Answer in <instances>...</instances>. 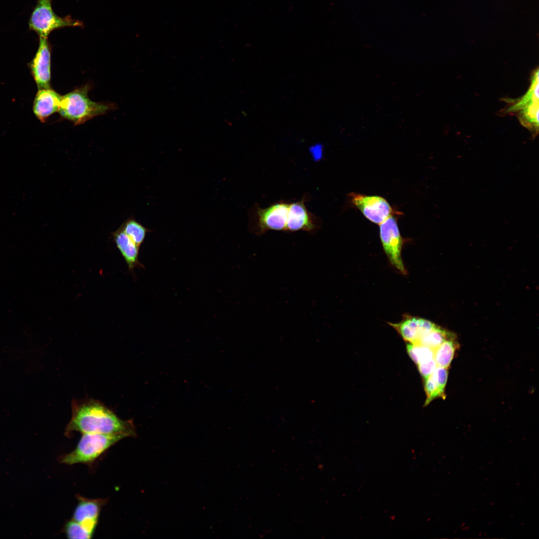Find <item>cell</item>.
Wrapping results in <instances>:
<instances>
[{
  "instance_id": "cell-19",
  "label": "cell",
  "mask_w": 539,
  "mask_h": 539,
  "mask_svg": "<svg viewBox=\"0 0 539 539\" xmlns=\"http://www.w3.org/2000/svg\"><path fill=\"white\" fill-rule=\"evenodd\" d=\"M406 347L409 356L417 364L434 358V350L428 346L408 343Z\"/></svg>"
},
{
  "instance_id": "cell-16",
  "label": "cell",
  "mask_w": 539,
  "mask_h": 539,
  "mask_svg": "<svg viewBox=\"0 0 539 539\" xmlns=\"http://www.w3.org/2000/svg\"><path fill=\"white\" fill-rule=\"evenodd\" d=\"M120 228L140 248L149 231L133 216L125 220Z\"/></svg>"
},
{
  "instance_id": "cell-11",
  "label": "cell",
  "mask_w": 539,
  "mask_h": 539,
  "mask_svg": "<svg viewBox=\"0 0 539 539\" xmlns=\"http://www.w3.org/2000/svg\"><path fill=\"white\" fill-rule=\"evenodd\" d=\"M389 324L394 328L403 339L411 343H417L419 339L436 326L431 321L423 318L406 315L399 323Z\"/></svg>"
},
{
  "instance_id": "cell-9",
  "label": "cell",
  "mask_w": 539,
  "mask_h": 539,
  "mask_svg": "<svg viewBox=\"0 0 539 539\" xmlns=\"http://www.w3.org/2000/svg\"><path fill=\"white\" fill-rule=\"evenodd\" d=\"M78 503L74 510L72 520L79 523L94 533L102 507L107 500L90 499L77 496Z\"/></svg>"
},
{
  "instance_id": "cell-5",
  "label": "cell",
  "mask_w": 539,
  "mask_h": 539,
  "mask_svg": "<svg viewBox=\"0 0 539 539\" xmlns=\"http://www.w3.org/2000/svg\"><path fill=\"white\" fill-rule=\"evenodd\" d=\"M531 84L526 93L519 99L511 100L506 109V112L516 113L521 123L536 136L539 127L538 68L533 72Z\"/></svg>"
},
{
  "instance_id": "cell-14",
  "label": "cell",
  "mask_w": 539,
  "mask_h": 539,
  "mask_svg": "<svg viewBox=\"0 0 539 539\" xmlns=\"http://www.w3.org/2000/svg\"><path fill=\"white\" fill-rule=\"evenodd\" d=\"M62 96L50 88L38 89L33 102L35 116L44 121L53 113L58 112Z\"/></svg>"
},
{
  "instance_id": "cell-3",
  "label": "cell",
  "mask_w": 539,
  "mask_h": 539,
  "mask_svg": "<svg viewBox=\"0 0 539 539\" xmlns=\"http://www.w3.org/2000/svg\"><path fill=\"white\" fill-rule=\"evenodd\" d=\"M128 437L124 434H83L75 448L60 457V462L68 465H89L120 440Z\"/></svg>"
},
{
  "instance_id": "cell-13",
  "label": "cell",
  "mask_w": 539,
  "mask_h": 539,
  "mask_svg": "<svg viewBox=\"0 0 539 539\" xmlns=\"http://www.w3.org/2000/svg\"><path fill=\"white\" fill-rule=\"evenodd\" d=\"M315 228L316 225L305 206L304 199L289 205L285 231L309 232Z\"/></svg>"
},
{
  "instance_id": "cell-15",
  "label": "cell",
  "mask_w": 539,
  "mask_h": 539,
  "mask_svg": "<svg viewBox=\"0 0 539 539\" xmlns=\"http://www.w3.org/2000/svg\"><path fill=\"white\" fill-rule=\"evenodd\" d=\"M447 368L437 366L432 373L424 380L426 399L424 406L437 398H445V388L448 379Z\"/></svg>"
},
{
  "instance_id": "cell-20",
  "label": "cell",
  "mask_w": 539,
  "mask_h": 539,
  "mask_svg": "<svg viewBox=\"0 0 539 539\" xmlns=\"http://www.w3.org/2000/svg\"><path fill=\"white\" fill-rule=\"evenodd\" d=\"M64 533L67 538L71 539H89L94 534L72 519L65 524Z\"/></svg>"
},
{
  "instance_id": "cell-10",
  "label": "cell",
  "mask_w": 539,
  "mask_h": 539,
  "mask_svg": "<svg viewBox=\"0 0 539 539\" xmlns=\"http://www.w3.org/2000/svg\"><path fill=\"white\" fill-rule=\"evenodd\" d=\"M289 205L279 203L265 209L258 208L257 217L260 231H285Z\"/></svg>"
},
{
  "instance_id": "cell-2",
  "label": "cell",
  "mask_w": 539,
  "mask_h": 539,
  "mask_svg": "<svg viewBox=\"0 0 539 539\" xmlns=\"http://www.w3.org/2000/svg\"><path fill=\"white\" fill-rule=\"evenodd\" d=\"M90 87L84 85L62 96L59 113L75 125L82 124L114 108L111 104L96 102L88 96Z\"/></svg>"
},
{
  "instance_id": "cell-7",
  "label": "cell",
  "mask_w": 539,
  "mask_h": 539,
  "mask_svg": "<svg viewBox=\"0 0 539 539\" xmlns=\"http://www.w3.org/2000/svg\"><path fill=\"white\" fill-rule=\"evenodd\" d=\"M349 196L351 202L371 222L380 225L395 214L388 202L377 196H367L351 193Z\"/></svg>"
},
{
  "instance_id": "cell-8",
  "label": "cell",
  "mask_w": 539,
  "mask_h": 539,
  "mask_svg": "<svg viewBox=\"0 0 539 539\" xmlns=\"http://www.w3.org/2000/svg\"><path fill=\"white\" fill-rule=\"evenodd\" d=\"M51 46L47 38L39 37L37 52L30 68L38 89L50 88Z\"/></svg>"
},
{
  "instance_id": "cell-1",
  "label": "cell",
  "mask_w": 539,
  "mask_h": 539,
  "mask_svg": "<svg viewBox=\"0 0 539 539\" xmlns=\"http://www.w3.org/2000/svg\"><path fill=\"white\" fill-rule=\"evenodd\" d=\"M71 409V418L65 432L67 436L74 431L82 434H124L132 437L137 435L132 420L119 418L99 401L92 399L73 400Z\"/></svg>"
},
{
  "instance_id": "cell-21",
  "label": "cell",
  "mask_w": 539,
  "mask_h": 539,
  "mask_svg": "<svg viewBox=\"0 0 539 539\" xmlns=\"http://www.w3.org/2000/svg\"><path fill=\"white\" fill-rule=\"evenodd\" d=\"M417 365L419 372L424 380L432 373L437 366L434 358Z\"/></svg>"
},
{
  "instance_id": "cell-17",
  "label": "cell",
  "mask_w": 539,
  "mask_h": 539,
  "mask_svg": "<svg viewBox=\"0 0 539 539\" xmlns=\"http://www.w3.org/2000/svg\"><path fill=\"white\" fill-rule=\"evenodd\" d=\"M459 347L454 339L445 341L434 350V358L438 366L448 368Z\"/></svg>"
},
{
  "instance_id": "cell-4",
  "label": "cell",
  "mask_w": 539,
  "mask_h": 539,
  "mask_svg": "<svg viewBox=\"0 0 539 539\" xmlns=\"http://www.w3.org/2000/svg\"><path fill=\"white\" fill-rule=\"evenodd\" d=\"M82 24L80 21L70 16L60 17L56 14L52 9V0H37L28 20L29 30L36 32L39 37L47 38L55 29Z\"/></svg>"
},
{
  "instance_id": "cell-18",
  "label": "cell",
  "mask_w": 539,
  "mask_h": 539,
  "mask_svg": "<svg viewBox=\"0 0 539 539\" xmlns=\"http://www.w3.org/2000/svg\"><path fill=\"white\" fill-rule=\"evenodd\" d=\"M454 336L452 335L451 333L436 326L433 330L423 336L417 343L428 346L435 350L445 341L450 339H454Z\"/></svg>"
},
{
  "instance_id": "cell-6",
  "label": "cell",
  "mask_w": 539,
  "mask_h": 539,
  "mask_svg": "<svg viewBox=\"0 0 539 539\" xmlns=\"http://www.w3.org/2000/svg\"><path fill=\"white\" fill-rule=\"evenodd\" d=\"M380 237L390 263L402 273L406 274L401 258L403 240L394 216L389 217L380 224Z\"/></svg>"
},
{
  "instance_id": "cell-12",
  "label": "cell",
  "mask_w": 539,
  "mask_h": 539,
  "mask_svg": "<svg viewBox=\"0 0 539 539\" xmlns=\"http://www.w3.org/2000/svg\"><path fill=\"white\" fill-rule=\"evenodd\" d=\"M111 234L113 242L127 265L129 271L133 272L135 268L143 267L139 259L140 247L120 227Z\"/></svg>"
}]
</instances>
